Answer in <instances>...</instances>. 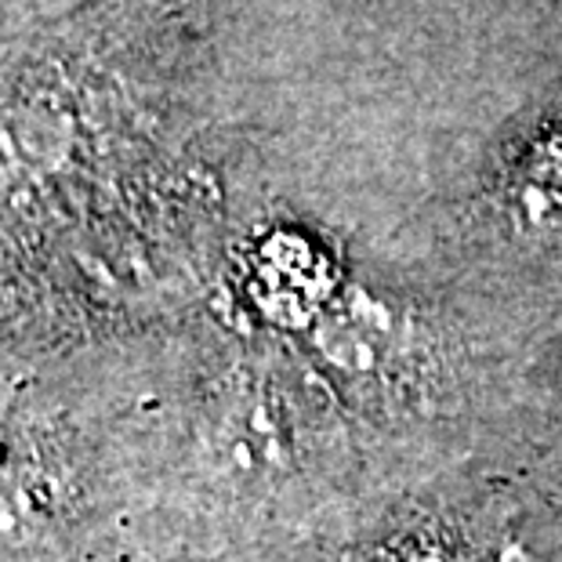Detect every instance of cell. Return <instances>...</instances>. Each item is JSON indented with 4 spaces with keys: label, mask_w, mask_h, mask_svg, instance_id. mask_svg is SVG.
Returning a JSON list of instances; mask_svg holds the SVG:
<instances>
[{
    "label": "cell",
    "mask_w": 562,
    "mask_h": 562,
    "mask_svg": "<svg viewBox=\"0 0 562 562\" xmlns=\"http://www.w3.org/2000/svg\"><path fill=\"white\" fill-rule=\"evenodd\" d=\"M461 522L442 526L428 519L422 526H400L392 537H378L360 548H352L345 562H483L480 548L461 541Z\"/></svg>",
    "instance_id": "obj_1"
}]
</instances>
